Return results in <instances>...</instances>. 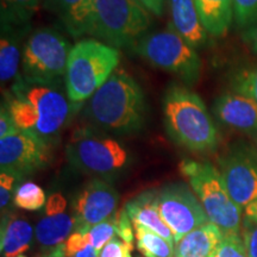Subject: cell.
I'll use <instances>...</instances> for the list:
<instances>
[{
    "label": "cell",
    "instance_id": "cell-2",
    "mask_svg": "<svg viewBox=\"0 0 257 257\" xmlns=\"http://www.w3.org/2000/svg\"><path fill=\"white\" fill-rule=\"evenodd\" d=\"M147 111L144 91L124 69L115 70L85 107L92 126L112 136L140 133L146 125Z\"/></svg>",
    "mask_w": 257,
    "mask_h": 257
},
{
    "label": "cell",
    "instance_id": "cell-25",
    "mask_svg": "<svg viewBox=\"0 0 257 257\" xmlns=\"http://www.w3.org/2000/svg\"><path fill=\"white\" fill-rule=\"evenodd\" d=\"M231 91L246 95L257 105V64H245L230 73Z\"/></svg>",
    "mask_w": 257,
    "mask_h": 257
},
{
    "label": "cell",
    "instance_id": "cell-11",
    "mask_svg": "<svg viewBox=\"0 0 257 257\" xmlns=\"http://www.w3.org/2000/svg\"><path fill=\"white\" fill-rule=\"evenodd\" d=\"M161 217L174 236V244L208 220L193 189L185 184H170L157 192Z\"/></svg>",
    "mask_w": 257,
    "mask_h": 257
},
{
    "label": "cell",
    "instance_id": "cell-9",
    "mask_svg": "<svg viewBox=\"0 0 257 257\" xmlns=\"http://www.w3.org/2000/svg\"><path fill=\"white\" fill-rule=\"evenodd\" d=\"M70 50L68 40L55 29H36L22 51V75L44 82H59L66 75Z\"/></svg>",
    "mask_w": 257,
    "mask_h": 257
},
{
    "label": "cell",
    "instance_id": "cell-14",
    "mask_svg": "<svg viewBox=\"0 0 257 257\" xmlns=\"http://www.w3.org/2000/svg\"><path fill=\"white\" fill-rule=\"evenodd\" d=\"M213 113L225 126L248 136L257 135V105L246 95L225 92L214 100Z\"/></svg>",
    "mask_w": 257,
    "mask_h": 257
},
{
    "label": "cell",
    "instance_id": "cell-5",
    "mask_svg": "<svg viewBox=\"0 0 257 257\" xmlns=\"http://www.w3.org/2000/svg\"><path fill=\"white\" fill-rule=\"evenodd\" d=\"M66 157L79 172L106 181L118 178L131 161L123 142L94 126L74 131L66 146Z\"/></svg>",
    "mask_w": 257,
    "mask_h": 257
},
{
    "label": "cell",
    "instance_id": "cell-8",
    "mask_svg": "<svg viewBox=\"0 0 257 257\" xmlns=\"http://www.w3.org/2000/svg\"><path fill=\"white\" fill-rule=\"evenodd\" d=\"M153 23L152 15L135 0H95L91 36L108 46H135Z\"/></svg>",
    "mask_w": 257,
    "mask_h": 257
},
{
    "label": "cell",
    "instance_id": "cell-29",
    "mask_svg": "<svg viewBox=\"0 0 257 257\" xmlns=\"http://www.w3.org/2000/svg\"><path fill=\"white\" fill-rule=\"evenodd\" d=\"M214 257H249L242 233L224 234Z\"/></svg>",
    "mask_w": 257,
    "mask_h": 257
},
{
    "label": "cell",
    "instance_id": "cell-31",
    "mask_svg": "<svg viewBox=\"0 0 257 257\" xmlns=\"http://www.w3.org/2000/svg\"><path fill=\"white\" fill-rule=\"evenodd\" d=\"M133 245L124 240L113 238L98 252V257H133Z\"/></svg>",
    "mask_w": 257,
    "mask_h": 257
},
{
    "label": "cell",
    "instance_id": "cell-28",
    "mask_svg": "<svg viewBox=\"0 0 257 257\" xmlns=\"http://www.w3.org/2000/svg\"><path fill=\"white\" fill-rule=\"evenodd\" d=\"M233 21L238 29L251 28L257 22V0H233Z\"/></svg>",
    "mask_w": 257,
    "mask_h": 257
},
{
    "label": "cell",
    "instance_id": "cell-19",
    "mask_svg": "<svg viewBox=\"0 0 257 257\" xmlns=\"http://www.w3.org/2000/svg\"><path fill=\"white\" fill-rule=\"evenodd\" d=\"M210 36L224 37L233 22V0H193Z\"/></svg>",
    "mask_w": 257,
    "mask_h": 257
},
{
    "label": "cell",
    "instance_id": "cell-20",
    "mask_svg": "<svg viewBox=\"0 0 257 257\" xmlns=\"http://www.w3.org/2000/svg\"><path fill=\"white\" fill-rule=\"evenodd\" d=\"M19 27L2 24V41H0V80L8 83L18 78L19 66H22L21 38L23 31Z\"/></svg>",
    "mask_w": 257,
    "mask_h": 257
},
{
    "label": "cell",
    "instance_id": "cell-1",
    "mask_svg": "<svg viewBox=\"0 0 257 257\" xmlns=\"http://www.w3.org/2000/svg\"><path fill=\"white\" fill-rule=\"evenodd\" d=\"M8 107L19 130L53 144L62 128L81 108L69 100L57 82H44L19 75L6 94Z\"/></svg>",
    "mask_w": 257,
    "mask_h": 257
},
{
    "label": "cell",
    "instance_id": "cell-16",
    "mask_svg": "<svg viewBox=\"0 0 257 257\" xmlns=\"http://www.w3.org/2000/svg\"><path fill=\"white\" fill-rule=\"evenodd\" d=\"M124 210L134 226H143L156 232L169 242L174 243V236L161 217L157 192L147 191L126 202Z\"/></svg>",
    "mask_w": 257,
    "mask_h": 257
},
{
    "label": "cell",
    "instance_id": "cell-27",
    "mask_svg": "<svg viewBox=\"0 0 257 257\" xmlns=\"http://www.w3.org/2000/svg\"><path fill=\"white\" fill-rule=\"evenodd\" d=\"M117 234V213H114L107 220L96 224L88 231L87 236L89 244L99 252L110 240L115 238Z\"/></svg>",
    "mask_w": 257,
    "mask_h": 257
},
{
    "label": "cell",
    "instance_id": "cell-3",
    "mask_svg": "<svg viewBox=\"0 0 257 257\" xmlns=\"http://www.w3.org/2000/svg\"><path fill=\"white\" fill-rule=\"evenodd\" d=\"M163 123L170 140L192 153L214 152L219 146V131L206 105L187 86L172 83L162 100Z\"/></svg>",
    "mask_w": 257,
    "mask_h": 257
},
{
    "label": "cell",
    "instance_id": "cell-38",
    "mask_svg": "<svg viewBox=\"0 0 257 257\" xmlns=\"http://www.w3.org/2000/svg\"><path fill=\"white\" fill-rule=\"evenodd\" d=\"M72 257H98V252H96V250L93 248L91 244H88L86 248L80 250V251L76 252Z\"/></svg>",
    "mask_w": 257,
    "mask_h": 257
},
{
    "label": "cell",
    "instance_id": "cell-18",
    "mask_svg": "<svg viewBox=\"0 0 257 257\" xmlns=\"http://www.w3.org/2000/svg\"><path fill=\"white\" fill-rule=\"evenodd\" d=\"M224 233L207 221L174 244V257H214Z\"/></svg>",
    "mask_w": 257,
    "mask_h": 257
},
{
    "label": "cell",
    "instance_id": "cell-15",
    "mask_svg": "<svg viewBox=\"0 0 257 257\" xmlns=\"http://www.w3.org/2000/svg\"><path fill=\"white\" fill-rule=\"evenodd\" d=\"M170 27L194 49L206 46L208 34L202 27L193 0H169Z\"/></svg>",
    "mask_w": 257,
    "mask_h": 257
},
{
    "label": "cell",
    "instance_id": "cell-33",
    "mask_svg": "<svg viewBox=\"0 0 257 257\" xmlns=\"http://www.w3.org/2000/svg\"><path fill=\"white\" fill-rule=\"evenodd\" d=\"M130 218H128L126 211L121 210L117 213V236H119V238L124 242L133 245L134 242V231L133 227L134 225H131Z\"/></svg>",
    "mask_w": 257,
    "mask_h": 257
},
{
    "label": "cell",
    "instance_id": "cell-39",
    "mask_svg": "<svg viewBox=\"0 0 257 257\" xmlns=\"http://www.w3.org/2000/svg\"><path fill=\"white\" fill-rule=\"evenodd\" d=\"M244 213H245V217L257 221V201L252 202V204H250L249 206L244 208Z\"/></svg>",
    "mask_w": 257,
    "mask_h": 257
},
{
    "label": "cell",
    "instance_id": "cell-6",
    "mask_svg": "<svg viewBox=\"0 0 257 257\" xmlns=\"http://www.w3.org/2000/svg\"><path fill=\"white\" fill-rule=\"evenodd\" d=\"M179 169L201 202L208 220L224 234L242 232V208L231 199L219 169L210 162L187 159L180 162Z\"/></svg>",
    "mask_w": 257,
    "mask_h": 257
},
{
    "label": "cell",
    "instance_id": "cell-43",
    "mask_svg": "<svg viewBox=\"0 0 257 257\" xmlns=\"http://www.w3.org/2000/svg\"><path fill=\"white\" fill-rule=\"evenodd\" d=\"M18 257H25L24 255H21V256H18Z\"/></svg>",
    "mask_w": 257,
    "mask_h": 257
},
{
    "label": "cell",
    "instance_id": "cell-21",
    "mask_svg": "<svg viewBox=\"0 0 257 257\" xmlns=\"http://www.w3.org/2000/svg\"><path fill=\"white\" fill-rule=\"evenodd\" d=\"M31 225L21 218H6L2 225V253L4 257H18L30 246Z\"/></svg>",
    "mask_w": 257,
    "mask_h": 257
},
{
    "label": "cell",
    "instance_id": "cell-24",
    "mask_svg": "<svg viewBox=\"0 0 257 257\" xmlns=\"http://www.w3.org/2000/svg\"><path fill=\"white\" fill-rule=\"evenodd\" d=\"M42 5L43 0H2V24L23 27Z\"/></svg>",
    "mask_w": 257,
    "mask_h": 257
},
{
    "label": "cell",
    "instance_id": "cell-17",
    "mask_svg": "<svg viewBox=\"0 0 257 257\" xmlns=\"http://www.w3.org/2000/svg\"><path fill=\"white\" fill-rule=\"evenodd\" d=\"M94 3L95 0H54L50 11L55 12L72 37L91 36Z\"/></svg>",
    "mask_w": 257,
    "mask_h": 257
},
{
    "label": "cell",
    "instance_id": "cell-37",
    "mask_svg": "<svg viewBox=\"0 0 257 257\" xmlns=\"http://www.w3.org/2000/svg\"><path fill=\"white\" fill-rule=\"evenodd\" d=\"M243 41L245 42V44L249 47V49L251 50L255 55H257V22L251 28H249L248 30L244 31Z\"/></svg>",
    "mask_w": 257,
    "mask_h": 257
},
{
    "label": "cell",
    "instance_id": "cell-22",
    "mask_svg": "<svg viewBox=\"0 0 257 257\" xmlns=\"http://www.w3.org/2000/svg\"><path fill=\"white\" fill-rule=\"evenodd\" d=\"M75 231V220L67 213L47 216L38 221L35 236L41 245L56 248Z\"/></svg>",
    "mask_w": 257,
    "mask_h": 257
},
{
    "label": "cell",
    "instance_id": "cell-10",
    "mask_svg": "<svg viewBox=\"0 0 257 257\" xmlns=\"http://www.w3.org/2000/svg\"><path fill=\"white\" fill-rule=\"evenodd\" d=\"M230 197L240 208L257 201V148L245 141L230 144L218 159Z\"/></svg>",
    "mask_w": 257,
    "mask_h": 257
},
{
    "label": "cell",
    "instance_id": "cell-34",
    "mask_svg": "<svg viewBox=\"0 0 257 257\" xmlns=\"http://www.w3.org/2000/svg\"><path fill=\"white\" fill-rule=\"evenodd\" d=\"M18 130L19 128L16 125L11 113L3 102L2 110H0V138L11 136V135L17 133Z\"/></svg>",
    "mask_w": 257,
    "mask_h": 257
},
{
    "label": "cell",
    "instance_id": "cell-36",
    "mask_svg": "<svg viewBox=\"0 0 257 257\" xmlns=\"http://www.w3.org/2000/svg\"><path fill=\"white\" fill-rule=\"evenodd\" d=\"M138 5H141L144 10H147L150 15L156 17H162L165 14L167 0H135Z\"/></svg>",
    "mask_w": 257,
    "mask_h": 257
},
{
    "label": "cell",
    "instance_id": "cell-23",
    "mask_svg": "<svg viewBox=\"0 0 257 257\" xmlns=\"http://www.w3.org/2000/svg\"><path fill=\"white\" fill-rule=\"evenodd\" d=\"M137 249L143 257H174V243L143 226H134Z\"/></svg>",
    "mask_w": 257,
    "mask_h": 257
},
{
    "label": "cell",
    "instance_id": "cell-12",
    "mask_svg": "<svg viewBox=\"0 0 257 257\" xmlns=\"http://www.w3.org/2000/svg\"><path fill=\"white\" fill-rule=\"evenodd\" d=\"M51 144L36 135L18 130L0 138V168L22 180L46 168L50 161Z\"/></svg>",
    "mask_w": 257,
    "mask_h": 257
},
{
    "label": "cell",
    "instance_id": "cell-42",
    "mask_svg": "<svg viewBox=\"0 0 257 257\" xmlns=\"http://www.w3.org/2000/svg\"><path fill=\"white\" fill-rule=\"evenodd\" d=\"M253 138H255V141H256V143H257V135H256V136L253 137Z\"/></svg>",
    "mask_w": 257,
    "mask_h": 257
},
{
    "label": "cell",
    "instance_id": "cell-13",
    "mask_svg": "<svg viewBox=\"0 0 257 257\" xmlns=\"http://www.w3.org/2000/svg\"><path fill=\"white\" fill-rule=\"evenodd\" d=\"M119 194L117 189L102 179H92L83 186L74 201V232L88 233L101 221L107 220L115 213Z\"/></svg>",
    "mask_w": 257,
    "mask_h": 257
},
{
    "label": "cell",
    "instance_id": "cell-30",
    "mask_svg": "<svg viewBox=\"0 0 257 257\" xmlns=\"http://www.w3.org/2000/svg\"><path fill=\"white\" fill-rule=\"evenodd\" d=\"M242 237L249 257H257V221L245 217L242 223Z\"/></svg>",
    "mask_w": 257,
    "mask_h": 257
},
{
    "label": "cell",
    "instance_id": "cell-40",
    "mask_svg": "<svg viewBox=\"0 0 257 257\" xmlns=\"http://www.w3.org/2000/svg\"><path fill=\"white\" fill-rule=\"evenodd\" d=\"M53 3H54V0H43V5L42 6H44L46 9L50 10L51 6H53Z\"/></svg>",
    "mask_w": 257,
    "mask_h": 257
},
{
    "label": "cell",
    "instance_id": "cell-4",
    "mask_svg": "<svg viewBox=\"0 0 257 257\" xmlns=\"http://www.w3.org/2000/svg\"><path fill=\"white\" fill-rule=\"evenodd\" d=\"M120 53L95 38L76 42L69 53L64 75V89L69 100L82 105L118 69Z\"/></svg>",
    "mask_w": 257,
    "mask_h": 257
},
{
    "label": "cell",
    "instance_id": "cell-7",
    "mask_svg": "<svg viewBox=\"0 0 257 257\" xmlns=\"http://www.w3.org/2000/svg\"><path fill=\"white\" fill-rule=\"evenodd\" d=\"M138 56L156 68L173 74L187 87L194 86L200 78V56L187 41L172 27L147 34L134 46Z\"/></svg>",
    "mask_w": 257,
    "mask_h": 257
},
{
    "label": "cell",
    "instance_id": "cell-44",
    "mask_svg": "<svg viewBox=\"0 0 257 257\" xmlns=\"http://www.w3.org/2000/svg\"><path fill=\"white\" fill-rule=\"evenodd\" d=\"M142 257H143V256H142Z\"/></svg>",
    "mask_w": 257,
    "mask_h": 257
},
{
    "label": "cell",
    "instance_id": "cell-35",
    "mask_svg": "<svg viewBox=\"0 0 257 257\" xmlns=\"http://www.w3.org/2000/svg\"><path fill=\"white\" fill-rule=\"evenodd\" d=\"M66 200L61 194H53L47 200L46 213L47 216H55V214L64 213L66 208Z\"/></svg>",
    "mask_w": 257,
    "mask_h": 257
},
{
    "label": "cell",
    "instance_id": "cell-32",
    "mask_svg": "<svg viewBox=\"0 0 257 257\" xmlns=\"http://www.w3.org/2000/svg\"><path fill=\"white\" fill-rule=\"evenodd\" d=\"M17 181L19 180L16 176L8 174V173L0 174V206H2V210L8 207L11 199H14V189Z\"/></svg>",
    "mask_w": 257,
    "mask_h": 257
},
{
    "label": "cell",
    "instance_id": "cell-26",
    "mask_svg": "<svg viewBox=\"0 0 257 257\" xmlns=\"http://www.w3.org/2000/svg\"><path fill=\"white\" fill-rule=\"evenodd\" d=\"M14 205L27 211H38L46 206L47 198L43 188L34 182H24L15 189Z\"/></svg>",
    "mask_w": 257,
    "mask_h": 257
},
{
    "label": "cell",
    "instance_id": "cell-41",
    "mask_svg": "<svg viewBox=\"0 0 257 257\" xmlns=\"http://www.w3.org/2000/svg\"><path fill=\"white\" fill-rule=\"evenodd\" d=\"M46 257H56V256H55V255H53V253H50L49 256H46Z\"/></svg>",
    "mask_w": 257,
    "mask_h": 257
}]
</instances>
